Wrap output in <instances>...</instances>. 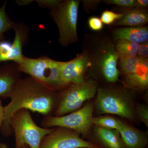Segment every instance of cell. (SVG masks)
<instances>
[{
  "instance_id": "7402d4cb",
  "label": "cell",
  "mask_w": 148,
  "mask_h": 148,
  "mask_svg": "<svg viewBox=\"0 0 148 148\" xmlns=\"http://www.w3.org/2000/svg\"><path fill=\"white\" fill-rule=\"evenodd\" d=\"M122 16L121 14L106 10L102 12L101 19L104 24L107 25H112L116 20L121 18Z\"/></svg>"
},
{
  "instance_id": "7c38bea8",
  "label": "cell",
  "mask_w": 148,
  "mask_h": 148,
  "mask_svg": "<svg viewBox=\"0 0 148 148\" xmlns=\"http://www.w3.org/2000/svg\"><path fill=\"white\" fill-rule=\"evenodd\" d=\"M118 13L122 14V17L116 20L113 26L142 27L148 21V12L145 9L120 7Z\"/></svg>"
},
{
  "instance_id": "9c48e42d",
  "label": "cell",
  "mask_w": 148,
  "mask_h": 148,
  "mask_svg": "<svg viewBox=\"0 0 148 148\" xmlns=\"http://www.w3.org/2000/svg\"><path fill=\"white\" fill-rule=\"evenodd\" d=\"M80 135L65 127H54L52 132L43 138L39 148H98L95 144L84 140Z\"/></svg>"
},
{
  "instance_id": "277c9868",
  "label": "cell",
  "mask_w": 148,
  "mask_h": 148,
  "mask_svg": "<svg viewBox=\"0 0 148 148\" xmlns=\"http://www.w3.org/2000/svg\"><path fill=\"white\" fill-rule=\"evenodd\" d=\"M62 62L55 61L47 56L37 58H28L24 56L18 65L19 71L45 85L55 92L65 87L61 77Z\"/></svg>"
},
{
  "instance_id": "d6986e66",
  "label": "cell",
  "mask_w": 148,
  "mask_h": 148,
  "mask_svg": "<svg viewBox=\"0 0 148 148\" xmlns=\"http://www.w3.org/2000/svg\"><path fill=\"white\" fill-rule=\"evenodd\" d=\"M119 59L121 71L125 76L132 75L137 71L140 65V59L138 56L120 57Z\"/></svg>"
},
{
  "instance_id": "52a82bcc",
  "label": "cell",
  "mask_w": 148,
  "mask_h": 148,
  "mask_svg": "<svg viewBox=\"0 0 148 148\" xmlns=\"http://www.w3.org/2000/svg\"><path fill=\"white\" fill-rule=\"evenodd\" d=\"M97 82L92 79L78 84H72L61 93L53 116H61L79 110L84 103L95 96Z\"/></svg>"
},
{
  "instance_id": "f1b7e54d",
  "label": "cell",
  "mask_w": 148,
  "mask_h": 148,
  "mask_svg": "<svg viewBox=\"0 0 148 148\" xmlns=\"http://www.w3.org/2000/svg\"><path fill=\"white\" fill-rule=\"evenodd\" d=\"M148 6V0H135V8L146 9Z\"/></svg>"
},
{
  "instance_id": "3957f363",
  "label": "cell",
  "mask_w": 148,
  "mask_h": 148,
  "mask_svg": "<svg viewBox=\"0 0 148 148\" xmlns=\"http://www.w3.org/2000/svg\"><path fill=\"white\" fill-rule=\"evenodd\" d=\"M95 102L99 114H112L134 121L137 119L132 96L126 88L120 86L98 88Z\"/></svg>"
},
{
  "instance_id": "8fae6325",
  "label": "cell",
  "mask_w": 148,
  "mask_h": 148,
  "mask_svg": "<svg viewBox=\"0 0 148 148\" xmlns=\"http://www.w3.org/2000/svg\"><path fill=\"white\" fill-rule=\"evenodd\" d=\"M20 73L16 64L0 66V98H9L21 78Z\"/></svg>"
},
{
  "instance_id": "f546056e",
  "label": "cell",
  "mask_w": 148,
  "mask_h": 148,
  "mask_svg": "<svg viewBox=\"0 0 148 148\" xmlns=\"http://www.w3.org/2000/svg\"><path fill=\"white\" fill-rule=\"evenodd\" d=\"M5 118L4 109L2 102L0 99V128L2 126Z\"/></svg>"
},
{
  "instance_id": "1f68e13d",
  "label": "cell",
  "mask_w": 148,
  "mask_h": 148,
  "mask_svg": "<svg viewBox=\"0 0 148 148\" xmlns=\"http://www.w3.org/2000/svg\"><path fill=\"white\" fill-rule=\"evenodd\" d=\"M0 148H10V147L6 143H0Z\"/></svg>"
},
{
  "instance_id": "cb8c5ba5",
  "label": "cell",
  "mask_w": 148,
  "mask_h": 148,
  "mask_svg": "<svg viewBox=\"0 0 148 148\" xmlns=\"http://www.w3.org/2000/svg\"><path fill=\"white\" fill-rule=\"evenodd\" d=\"M104 2L121 8H133L135 7V0H107L104 1Z\"/></svg>"
},
{
  "instance_id": "d6a6232c",
  "label": "cell",
  "mask_w": 148,
  "mask_h": 148,
  "mask_svg": "<svg viewBox=\"0 0 148 148\" xmlns=\"http://www.w3.org/2000/svg\"><path fill=\"white\" fill-rule=\"evenodd\" d=\"M20 148H30V147L29 146L27 145H24L22 146Z\"/></svg>"
},
{
  "instance_id": "83f0119b",
  "label": "cell",
  "mask_w": 148,
  "mask_h": 148,
  "mask_svg": "<svg viewBox=\"0 0 148 148\" xmlns=\"http://www.w3.org/2000/svg\"><path fill=\"white\" fill-rule=\"evenodd\" d=\"M138 56V58H140V59H144L148 58V42L140 44Z\"/></svg>"
},
{
  "instance_id": "484cf974",
  "label": "cell",
  "mask_w": 148,
  "mask_h": 148,
  "mask_svg": "<svg viewBox=\"0 0 148 148\" xmlns=\"http://www.w3.org/2000/svg\"><path fill=\"white\" fill-rule=\"evenodd\" d=\"M60 0H36V1L41 7L52 9L62 2Z\"/></svg>"
},
{
  "instance_id": "4316f807",
  "label": "cell",
  "mask_w": 148,
  "mask_h": 148,
  "mask_svg": "<svg viewBox=\"0 0 148 148\" xmlns=\"http://www.w3.org/2000/svg\"><path fill=\"white\" fill-rule=\"evenodd\" d=\"M83 8L87 12H89L90 10H93L95 8H96L99 5V4L101 2V1H97V0H84L83 1Z\"/></svg>"
},
{
  "instance_id": "9a60e30c",
  "label": "cell",
  "mask_w": 148,
  "mask_h": 148,
  "mask_svg": "<svg viewBox=\"0 0 148 148\" xmlns=\"http://www.w3.org/2000/svg\"><path fill=\"white\" fill-rule=\"evenodd\" d=\"M140 59V65L137 71L125 77L126 88L138 90H144L148 86V58Z\"/></svg>"
},
{
  "instance_id": "7a4b0ae2",
  "label": "cell",
  "mask_w": 148,
  "mask_h": 148,
  "mask_svg": "<svg viewBox=\"0 0 148 148\" xmlns=\"http://www.w3.org/2000/svg\"><path fill=\"white\" fill-rule=\"evenodd\" d=\"M81 47L82 53L88 60V71L98 75L109 83L118 81L119 57L115 45L108 35L101 33L86 34Z\"/></svg>"
},
{
  "instance_id": "8992f818",
  "label": "cell",
  "mask_w": 148,
  "mask_h": 148,
  "mask_svg": "<svg viewBox=\"0 0 148 148\" xmlns=\"http://www.w3.org/2000/svg\"><path fill=\"white\" fill-rule=\"evenodd\" d=\"M79 0L62 1L58 5L51 10L53 18L59 31V41L63 46L67 47L79 40L77 32Z\"/></svg>"
},
{
  "instance_id": "ba28073f",
  "label": "cell",
  "mask_w": 148,
  "mask_h": 148,
  "mask_svg": "<svg viewBox=\"0 0 148 148\" xmlns=\"http://www.w3.org/2000/svg\"><path fill=\"white\" fill-rule=\"evenodd\" d=\"M94 107L89 103L82 108L61 116L49 115L41 120V127L51 128L65 127L76 131L79 134L87 135L93 124L92 119Z\"/></svg>"
},
{
  "instance_id": "e0dca14e",
  "label": "cell",
  "mask_w": 148,
  "mask_h": 148,
  "mask_svg": "<svg viewBox=\"0 0 148 148\" xmlns=\"http://www.w3.org/2000/svg\"><path fill=\"white\" fill-rule=\"evenodd\" d=\"M94 134L98 142L106 148H125L116 130L97 126Z\"/></svg>"
},
{
  "instance_id": "44dd1931",
  "label": "cell",
  "mask_w": 148,
  "mask_h": 148,
  "mask_svg": "<svg viewBox=\"0 0 148 148\" xmlns=\"http://www.w3.org/2000/svg\"><path fill=\"white\" fill-rule=\"evenodd\" d=\"M120 121L119 120L108 116L93 117L92 119V124L97 126L116 130L119 128Z\"/></svg>"
},
{
  "instance_id": "5b68a950",
  "label": "cell",
  "mask_w": 148,
  "mask_h": 148,
  "mask_svg": "<svg viewBox=\"0 0 148 148\" xmlns=\"http://www.w3.org/2000/svg\"><path fill=\"white\" fill-rule=\"evenodd\" d=\"M11 129L15 135V148L27 145L30 148H39L43 138L53 131L54 127L45 128L36 124L30 111L21 109L11 117Z\"/></svg>"
},
{
  "instance_id": "603a6c76",
  "label": "cell",
  "mask_w": 148,
  "mask_h": 148,
  "mask_svg": "<svg viewBox=\"0 0 148 148\" xmlns=\"http://www.w3.org/2000/svg\"><path fill=\"white\" fill-rule=\"evenodd\" d=\"M137 118L148 127V108L145 104H138L135 108Z\"/></svg>"
},
{
  "instance_id": "5bb4252c",
  "label": "cell",
  "mask_w": 148,
  "mask_h": 148,
  "mask_svg": "<svg viewBox=\"0 0 148 148\" xmlns=\"http://www.w3.org/2000/svg\"><path fill=\"white\" fill-rule=\"evenodd\" d=\"M112 37L115 41L123 40L140 44L148 42V27L142 26L118 28L113 32Z\"/></svg>"
},
{
  "instance_id": "6da1fadb",
  "label": "cell",
  "mask_w": 148,
  "mask_h": 148,
  "mask_svg": "<svg viewBox=\"0 0 148 148\" xmlns=\"http://www.w3.org/2000/svg\"><path fill=\"white\" fill-rule=\"evenodd\" d=\"M57 98L55 92L32 77L21 78L10 96V102L4 106V120L0 128L2 134L8 137L12 134L10 121L18 110L25 109L44 116L51 115L57 105Z\"/></svg>"
},
{
  "instance_id": "30bf717a",
  "label": "cell",
  "mask_w": 148,
  "mask_h": 148,
  "mask_svg": "<svg viewBox=\"0 0 148 148\" xmlns=\"http://www.w3.org/2000/svg\"><path fill=\"white\" fill-rule=\"evenodd\" d=\"M88 68V60L82 52L77 54L76 57L71 61L62 62L61 77L65 87L84 82Z\"/></svg>"
},
{
  "instance_id": "4dcf8cb0",
  "label": "cell",
  "mask_w": 148,
  "mask_h": 148,
  "mask_svg": "<svg viewBox=\"0 0 148 148\" xmlns=\"http://www.w3.org/2000/svg\"><path fill=\"white\" fill-rule=\"evenodd\" d=\"M34 1L32 0H17L16 2L18 5H27L30 4Z\"/></svg>"
},
{
  "instance_id": "d4e9b609",
  "label": "cell",
  "mask_w": 148,
  "mask_h": 148,
  "mask_svg": "<svg viewBox=\"0 0 148 148\" xmlns=\"http://www.w3.org/2000/svg\"><path fill=\"white\" fill-rule=\"evenodd\" d=\"M88 25L91 30L95 32L101 31L103 28V23L101 18L96 16H92L88 19Z\"/></svg>"
},
{
  "instance_id": "ffe728a7",
  "label": "cell",
  "mask_w": 148,
  "mask_h": 148,
  "mask_svg": "<svg viewBox=\"0 0 148 148\" xmlns=\"http://www.w3.org/2000/svg\"><path fill=\"white\" fill-rule=\"evenodd\" d=\"M6 1L0 7V41L5 33L13 29L15 23L10 18L6 11Z\"/></svg>"
},
{
  "instance_id": "ac0fdd59",
  "label": "cell",
  "mask_w": 148,
  "mask_h": 148,
  "mask_svg": "<svg viewBox=\"0 0 148 148\" xmlns=\"http://www.w3.org/2000/svg\"><path fill=\"white\" fill-rule=\"evenodd\" d=\"M116 41V49L119 58L138 56L140 44L123 40Z\"/></svg>"
},
{
  "instance_id": "4fadbf2b",
  "label": "cell",
  "mask_w": 148,
  "mask_h": 148,
  "mask_svg": "<svg viewBox=\"0 0 148 148\" xmlns=\"http://www.w3.org/2000/svg\"><path fill=\"white\" fill-rule=\"evenodd\" d=\"M125 148H145L148 143L147 135L143 131L121 121L118 130Z\"/></svg>"
},
{
  "instance_id": "2e32d148",
  "label": "cell",
  "mask_w": 148,
  "mask_h": 148,
  "mask_svg": "<svg viewBox=\"0 0 148 148\" xmlns=\"http://www.w3.org/2000/svg\"><path fill=\"white\" fill-rule=\"evenodd\" d=\"M15 32V37L13 43L11 44L10 53L8 61H14L18 65L23 59L22 48L27 35V29L24 25L15 24L13 29Z\"/></svg>"
}]
</instances>
